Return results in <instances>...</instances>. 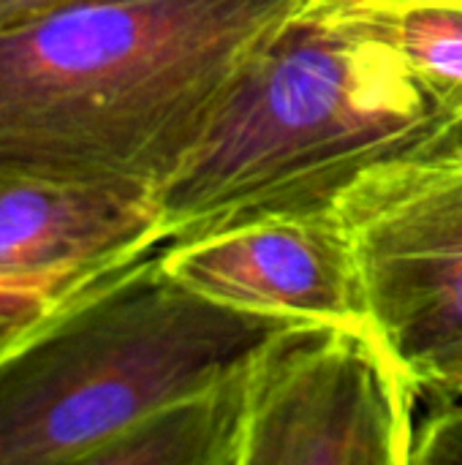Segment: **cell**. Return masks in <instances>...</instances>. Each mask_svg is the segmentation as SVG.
<instances>
[{
	"mask_svg": "<svg viewBox=\"0 0 462 465\" xmlns=\"http://www.w3.org/2000/svg\"><path fill=\"white\" fill-rule=\"evenodd\" d=\"M332 210L373 332L425 398L462 392V150L376 166Z\"/></svg>",
	"mask_w": 462,
	"mask_h": 465,
	"instance_id": "obj_4",
	"label": "cell"
},
{
	"mask_svg": "<svg viewBox=\"0 0 462 465\" xmlns=\"http://www.w3.org/2000/svg\"><path fill=\"white\" fill-rule=\"evenodd\" d=\"M430 409L417 420L411 465L462 463V392L430 398Z\"/></svg>",
	"mask_w": 462,
	"mask_h": 465,
	"instance_id": "obj_10",
	"label": "cell"
},
{
	"mask_svg": "<svg viewBox=\"0 0 462 465\" xmlns=\"http://www.w3.org/2000/svg\"><path fill=\"white\" fill-rule=\"evenodd\" d=\"M199 294L261 316L365 324L351 242L335 210L270 215L161 251Z\"/></svg>",
	"mask_w": 462,
	"mask_h": 465,
	"instance_id": "obj_6",
	"label": "cell"
},
{
	"mask_svg": "<svg viewBox=\"0 0 462 465\" xmlns=\"http://www.w3.org/2000/svg\"><path fill=\"white\" fill-rule=\"evenodd\" d=\"M163 245L152 193L0 169V283L41 311Z\"/></svg>",
	"mask_w": 462,
	"mask_h": 465,
	"instance_id": "obj_7",
	"label": "cell"
},
{
	"mask_svg": "<svg viewBox=\"0 0 462 465\" xmlns=\"http://www.w3.org/2000/svg\"><path fill=\"white\" fill-rule=\"evenodd\" d=\"M38 313H41L38 305H33L30 300H25L22 294L5 289V286L0 283V335H5L8 330L25 324L27 319H33V316H38Z\"/></svg>",
	"mask_w": 462,
	"mask_h": 465,
	"instance_id": "obj_12",
	"label": "cell"
},
{
	"mask_svg": "<svg viewBox=\"0 0 462 465\" xmlns=\"http://www.w3.org/2000/svg\"><path fill=\"white\" fill-rule=\"evenodd\" d=\"M462 150V109L384 41L305 3L240 71L158 191L166 245L332 210L365 172ZM163 245V248H166Z\"/></svg>",
	"mask_w": 462,
	"mask_h": 465,
	"instance_id": "obj_2",
	"label": "cell"
},
{
	"mask_svg": "<svg viewBox=\"0 0 462 465\" xmlns=\"http://www.w3.org/2000/svg\"><path fill=\"white\" fill-rule=\"evenodd\" d=\"M455 395H457V392H455Z\"/></svg>",
	"mask_w": 462,
	"mask_h": 465,
	"instance_id": "obj_14",
	"label": "cell"
},
{
	"mask_svg": "<svg viewBox=\"0 0 462 465\" xmlns=\"http://www.w3.org/2000/svg\"><path fill=\"white\" fill-rule=\"evenodd\" d=\"M68 3L76 0H0V30H8L19 22H27L33 16H41Z\"/></svg>",
	"mask_w": 462,
	"mask_h": 465,
	"instance_id": "obj_11",
	"label": "cell"
},
{
	"mask_svg": "<svg viewBox=\"0 0 462 465\" xmlns=\"http://www.w3.org/2000/svg\"><path fill=\"white\" fill-rule=\"evenodd\" d=\"M308 0H76L0 30V169L158 196Z\"/></svg>",
	"mask_w": 462,
	"mask_h": 465,
	"instance_id": "obj_1",
	"label": "cell"
},
{
	"mask_svg": "<svg viewBox=\"0 0 462 465\" xmlns=\"http://www.w3.org/2000/svg\"><path fill=\"white\" fill-rule=\"evenodd\" d=\"M452 3H462V0H452Z\"/></svg>",
	"mask_w": 462,
	"mask_h": 465,
	"instance_id": "obj_13",
	"label": "cell"
},
{
	"mask_svg": "<svg viewBox=\"0 0 462 465\" xmlns=\"http://www.w3.org/2000/svg\"><path fill=\"white\" fill-rule=\"evenodd\" d=\"M422 398L368 322H294L245 368L240 465H411Z\"/></svg>",
	"mask_w": 462,
	"mask_h": 465,
	"instance_id": "obj_5",
	"label": "cell"
},
{
	"mask_svg": "<svg viewBox=\"0 0 462 465\" xmlns=\"http://www.w3.org/2000/svg\"><path fill=\"white\" fill-rule=\"evenodd\" d=\"M161 251L0 335V465H87L128 425L240 373L294 324L199 294Z\"/></svg>",
	"mask_w": 462,
	"mask_h": 465,
	"instance_id": "obj_3",
	"label": "cell"
},
{
	"mask_svg": "<svg viewBox=\"0 0 462 465\" xmlns=\"http://www.w3.org/2000/svg\"><path fill=\"white\" fill-rule=\"evenodd\" d=\"M392 46L444 101L462 109V3L452 0H308Z\"/></svg>",
	"mask_w": 462,
	"mask_h": 465,
	"instance_id": "obj_9",
	"label": "cell"
},
{
	"mask_svg": "<svg viewBox=\"0 0 462 465\" xmlns=\"http://www.w3.org/2000/svg\"><path fill=\"white\" fill-rule=\"evenodd\" d=\"M245 368L150 411L109 439L87 465H240Z\"/></svg>",
	"mask_w": 462,
	"mask_h": 465,
	"instance_id": "obj_8",
	"label": "cell"
}]
</instances>
